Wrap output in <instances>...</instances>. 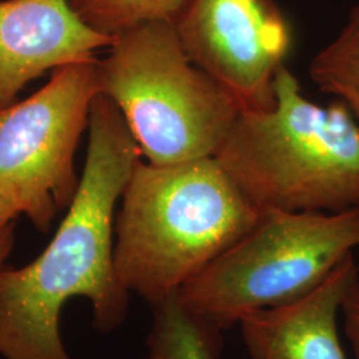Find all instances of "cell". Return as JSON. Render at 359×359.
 Returning <instances> with one entry per match:
<instances>
[{"mask_svg": "<svg viewBox=\"0 0 359 359\" xmlns=\"http://www.w3.org/2000/svg\"><path fill=\"white\" fill-rule=\"evenodd\" d=\"M15 243V222L8 221L0 225V270L4 268V262L11 255Z\"/></svg>", "mask_w": 359, "mask_h": 359, "instance_id": "obj_15", "label": "cell"}, {"mask_svg": "<svg viewBox=\"0 0 359 359\" xmlns=\"http://www.w3.org/2000/svg\"><path fill=\"white\" fill-rule=\"evenodd\" d=\"M100 93L124 117L147 163L215 157L241 107L184 50L173 22H151L115 36L97 60Z\"/></svg>", "mask_w": 359, "mask_h": 359, "instance_id": "obj_4", "label": "cell"}, {"mask_svg": "<svg viewBox=\"0 0 359 359\" xmlns=\"http://www.w3.org/2000/svg\"><path fill=\"white\" fill-rule=\"evenodd\" d=\"M75 13L95 31L117 36L151 22H175L187 0H69Z\"/></svg>", "mask_w": 359, "mask_h": 359, "instance_id": "obj_12", "label": "cell"}, {"mask_svg": "<svg viewBox=\"0 0 359 359\" xmlns=\"http://www.w3.org/2000/svg\"><path fill=\"white\" fill-rule=\"evenodd\" d=\"M88 151L76 194L40 256L19 269L0 270V355L71 359L59 332L65 302L90 299L93 327L109 333L126 321L128 290L115 268L116 205L142 152L115 103L92 104Z\"/></svg>", "mask_w": 359, "mask_h": 359, "instance_id": "obj_1", "label": "cell"}, {"mask_svg": "<svg viewBox=\"0 0 359 359\" xmlns=\"http://www.w3.org/2000/svg\"><path fill=\"white\" fill-rule=\"evenodd\" d=\"M269 111H241L217 154L219 165L264 210L359 208V128L341 100L318 105L283 65Z\"/></svg>", "mask_w": 359, "mask_h": 359, "instance_id": "obj_3", "label": "cell"}, {"mask_svg": "<svg viewBox=\"0 0 359 359\" xmlns=\"http://www.w3.org/2000/svg\"><path fill=\"white\" fill-rule=\"evenodd\" d=\"M309 75L318 90L346 105L359 128V3L337 38L313 57Z\"/></svg>", "mask_w": 359, "mask_h": 359, "instance_id": "obj_11", "label": "cell"}, {"mask_svg": "<svg viewBox=\"0 0 359 359\" xmlns=\"http://www.w3.org/2000/svg\"><path fill=\"white\" fill-rule=\"evenodd\" d=\"M99 95L95 57L53 69L38 92L0 109V189L19 197L41 233L76 194L75 154Z\"/></svg>", "mask_w": 359, "mask_h": 359, "instance_id": "obj_6", "label": "cell"}, {"mask_svg": "<svg viewBox=\"0 0 359 359\" xmlns=\"http://www.w3.org/2000/svg\"><path fill=\"white\" fill-rule=\"evenodd\" d=\"M181 44L243 111H269L293 31L276 0H187L173 22Z\"/></svg>", "mask_w": 359, "mask_h": 359, "instance_id": "obj_7", "label": "cell"}, {"mask_svg": "<svg viewBox=\"0 0 359 359\" xmlns=\"http://www.w3.org/2000/svg\"><path fill=\"white\" fill-rule=\"evenodd\" d=\"M359 249V208L264 210L256 225L179 292L182 305L219 332L246 316L311 293Z\"/></svg>", "mask_w": 359, "mask_h": 359, "instance_id": "obj_5", "label": "cell"}, {"mask_svg": "<svg viewBox=\"0 0 359 359\" xmlns=\"http://www.w3.org/2000/svg\"><path fill=\"white\" fill-rule=\"evenodd\" d=\"M23 210V204L15 193L0 189V225L13 221Z\"/></svg>", "mask_w": 359, "mask_h": 359, "instance_id": "obj_14", "label": "cell"}, {"mask_svg": "<svg viewBox=\"0 0 359 359\" xmlns=\"http://www.w3.org/2000/svg\"><path fill=\"white\" fill-rule=\"evenodd\" d=\"M359 278L354 255L311 293L280 308L255 311L238 323L250 359H347L338 316Z\"/></svg>", "mask_w": 359, "mask_h": 359, "instance_id": "obj_9", "label": "cell"}, {"mask_svg": "<svg viewBox=\"0 0 359 359\" xmlns=\"http://www.w3.org/2000/svg\"><path fill=\"white\" fill-rule=\"evenodd\" d=\"M259 216L216 157L170 165L139 160L116 213L118 281L151 305L176 294Z\"/></svg>", "mask_w": 359, "mask_h": 359, "instance_id": "obj_2", "label": "cell"}, {"mask_svg": "<svg viewBox=\"0 0 359 359\" xmlns=\"http://www.w3.org/2000/svg\"><path fill=\"white\" fill-rule=\"evenodd\" d=\"M115 41L95 31L69 0L0 1V109L27 84L63 65L95 59Z\"/></svg>", "mask_w": 359, "mask_h": 359, "instance_id": "obj_8", "label": "cell"}, {"mask_svg": "<svg viewBox=\"0 0 359 359\" xmlns=\"http://www.w3.org/2000/svg\"><path fill=\"white\" fill-rule=\"evenodd\" d=\"M339 314L344 318V332L354 358L359 359V278L347 290Z\"/></svg>", "mask_w": 359, "mask_h": 359, "instance_id": "obj_13", "label": "cell"}, {"mask_svg": "<svg viewBox=\"0 0 359 359\" xmlns=\"http://www.w3.org/2000/svg\"><path fill=\"white\" fill-rule=\"evenodd\" d=\"M144 359H217L222 332L200 321L182 305L179 293L154 302Z\"/></svg>", "mask_w": 359, "mask_h": 359, "instance_id": "obj_10", "label": "cell"}]
</instances>
